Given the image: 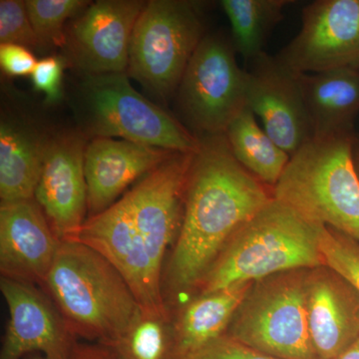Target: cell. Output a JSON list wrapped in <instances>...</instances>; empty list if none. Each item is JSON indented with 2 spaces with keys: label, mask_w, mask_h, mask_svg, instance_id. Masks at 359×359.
I'll list each match as a JSON object with an SVG mask.
<instances>
[{
  "label": "cell",
  "mask_w": 359,
  "mask_h": 359,
  "mask_svg": "<svg viewBox=\"0 0 359 359\" xmlns=\"http://www.w3.org/2000/svg\"><path fill=\"white\" fill-rule=\"evenodd\" d=\"M175 153L123 139H90L84 157L88 218L107 210L130 186L138 183Z\"/></svg>",
  "instance_id": "2e32d148"
},
{
  "label": "cell",
  "mask_w": 359,
  "mask_h": 359,
  "mask_svg": "<svg viewBox=\"0 0 359 359\" xmlns=\"http://www.w3.org/2000/svg\"><path fill=\"white\" fill-rule=\"evenodd\" d=\"M199 138L183 221L163 276L167 306L173 295L198 289L229 238L273 199L264 184L236 159L226 135Z\"/></svg>",
  "instance_id": "7a4b0ae2"
},
{
  "label": "cell",
  "mask_w": 359,
  "mask_h": 359,
  "mask_svg": "<svg viewBox=\"0 0 359 359\" xmlns=\"http://www.w3.org/2000/svg\"><path fill=\"white\" fill-rule=\"evenodd\" d=\"M334 359H359V339Z\"/></svg>",
  "instance_id": "4dcf8cb0"
},
{
  "label": "cell",
  "mask_w": 359,
  "mask_h": 359,
  "mask_svg": "<svg viewBox=\"0 0 359 359\" xmlns=\"http://www.w3.org/2000/svg\"><path fill=\"white\" fill-rule=\"evenodd\" d=\"M145 4L141 0L90 4L66 29V60L83 75L127 73L132 34Z\"/></svg>",
  "instance_id": "7c38bea8"
},
{
  "label": "cell",
  "mask_w": 359,
  "mask_h": 359,
  "mask_svg": "<svg viewBox=\"0 0 359 359\" xmlns=\"http://www.w3.org/2000/svg\"><path fill=\"white\" fill-rule=\"evenodd\" d=\"M69 359H118L110 347L98 342H80L73 346Z\"/></svg>",
  "instance_id": "f546056e"
},
{
  "label": "cell",
  "mask_w": 359,
  "mask_h": 359,
  "mask_svg": "<svg viewBox=\"0 0 359 359\" xmlns=\"http://www.w3.org/2000/svg\"><path fill=\"white\" fill-rule=\"evenodd\" d=\"M80 131L195 154L201 140L166 110L141 95L127 73L84 75L78 95Z\"/></svg>",
  "instance_id": "8992f818"
},
{
  "label": "cell",
  "mask_w": 359,
  "mask_h": 359,
  "mask_svg": "<svg viewBox=\"0 0 359 359\" xmlns=\"http://www.w3.org/2000/svg\"><path fill=\"white\" fill-rule=\"evenodd\" d=\"M65 70V60L48 56L39 60L33 70L32 84L37 91L42 92L48 102L59 100L62 95V78Z\"/></svg>",
  "instance_id": "83f0119b"
},
{
  "label": "cell",
  "mask_w": 359,
  "mask_h": 359,
  "mask_svg": "<svg viewBox=\"0 0 359 359\" xmlns=\"http://www.w3.org/2000/svg\"><path fill=\"white\" fill-rule=\"evenodd\" d=\"M313 137L354 134L359 114V68L299 73Z\"/></svg>",
  "instance_id": "ac0fdd59"
},
{
  "label": "cell",
  "mask_w": 359,
  "mask_h": 359,
  "mask_svg": "<svg viewBox=\"0 0 359 359\" xmlns=\"http://www.w3.org/2000/svg\"><path fill=\"white\" fill-rule=\"evenodd\" d=\"M195 154L175 153L107 210L87 219L73 240L108 259L151 313L170 311L163 295L165 257L181 229Z\"/></svg>",
  "instance_id": "6da1fadb"
},
{
  "label": "cell",
  "mask_w": 359,
  "mask_h": 359,
  "mask_svg": "<svg viewBox=\"0 0 359 359\" xmlns=\"http://www.w3.org/2000/svg\"><path fill=\"white\" fill-rule=\"evenodd\" d=\"M203 2L150 0L136 25L127 74L153 96L168 101L205 35Z\"/></svg>",
  "instance_id": "52a82bcc"
},
{
  "label": "cell",
  "mask_w": 359,
  "mask_h": 359,
  "mask_svg": "<svg viewBox=\"0 0 359 359\" xmlns=\"http://www.w3.org/2000/svg\"><path fill=\"white\" fill-rule=\"evenodd\" d=\"M292 0H222L230 21L231 41L236 52L250 63L264 53L271 32L285 18L283 11Z\"/></svg>",
  "instance_id": "7402d4cb"
},
{
  "label": "cell",
  "mask_w": 359,
  "mask_h": 359,
  "mask_svg": "<svg viewBox=\"0 0 359 359\" xmlns=\"http://www.w3.org/2000/svg\"><path fill=\"white\" fill-rule=\"evenodd\" d=\"M301 30L276 57L302 74L359 68V0H316Z\"/></svg>",
  "instance_id": "30bf717a"
},
{
  "label": "cell",
  "mask_w": 359,
  "mask_h": 359,
  "mask_svg": "<svg viewBox=\"0 0 359 359\" xmlns=\"http://www.w3.org/2000/svg\"><path fill=\"white\" fill-rule=\"evenodd\" d=\"M39 61L26 47L13 44H0V66L11 77L32 75Z\"/></svg>",
  "instance_id": "f1b7e54d"
},
{
  "label": "cell",
  "mask_w": 359,
  "mask_h": 359,
  "mask_svg": "<svg viewBox=\"0 0 359 359\" xmlns=\"http://www.w3.org/2000/svg\"><path fill=\"white\" fill-rule=\"evenodd\" d=\"M353 159H354V164H355L356 171H358V176H359V137L358 136H356L355 141H354Z\"/></svg>",
  "instance_id": "1f68e13d"
},
{
  "label": "cell",
  "mask_w": 359,
  "mask_h": 359,
  "mask_svg": "<svg viewBox=\"0 0 359 359\" xmlns=\"http://www.w3.org/2000/svg\"><path fill=\"white\" fill-rule=\"evenodd\" d=\"M108 347L118 359H174L173 323L170 311L156 313L141 308L124 334Z\"/></svg>",
  "instance_id": "603a6c76"
},
{
  "label": "cell",
  "mask_w": 359,
  "mask_h": 359,
  "mask_svg": "<svg viewBox=\"0 0 359 359\" xmlns=\"http://www.w3.org/2000/svg\"><path fill=\"white\" fill-rule=\"evenodd\" d=\"M49 135L22 118L4 114L0 123L1 203L34 199Z\"/></svg>",
  "instance_id": "d6986e66"
},
{
  "label": "cell",
  "mask_w": 359,
  "mask_h": 359,
  "mask_svg": "<svg viewBox=\"0 0 359 359\" xmlns=\"http://www.w3.org/2000/svg\"><path fill=\"white\" fill-rule=\"evenodd\" d=\"M0 290L8 309L0 359H23L33 353L69 359L78 339L39 285L1 276Z\"/></svg>",
  "instance_id": "5bb4252c"
},
{
  "label": "cell",
  "mask_w": 359,
  "mask_h": 359,
  "mask_svg": "<svg viewBox=\"0 0 359 359\" xmlns=\"http://www.w3.org/2000/svg\"><path fill=\"white\" fill-rule=\"evenodd\" d=\"M90 4L85 0H26L39 48H65L66 21L81 13Z\"/></svg>",
  "instance_id": "cb8c5ba5"
},
{
  "label": "cell",
  "mask_w": 359,
  "mask_h": 359,
  "mask_svg": "<svg viewBox=\"0 0 359 359\" xmlns=\"http://www.w3.org/2000/svg\"><path fill=\"white\" fill-rule=\"evenodd\" d=\"M306 318L318 359H334L359 339V292L327 266L309 269Z\"/></svg>",
  "instance_id": "e0dca14e"
},
{
  "label": "cell",
  "mask_w": 359,
  "mask_h": 359,
  "mask_svg": "<svg viewBox=\"0 0 359 359\" xmlns=\"http://www.w3.org/2000/svg\"><path fill=\"white\" fill-rule=\"evenodd\" d=\"M231 37L205 34L177 89V103L198 137L226 133L248 107L247 70L238 66Z\"/></svg>",
  "instance_id": "9c48e42d"
},
{
  "label": "cell",
  "mask_w": 359,
  "mask_h": 359,
  "mask_svg": "<svg viewBox=\"0 0 359 359\" xmlns=\"http://www.w3.org/2000/svg\"><path fill=\"white\" fill-rule=\"evenodd\" d=\"M254 283H238L209 294H199L179 309L172 320L174 359L226 334Z\"/></svg>",
  "instance_id": "ffe728a7"
},
{
  "label": "cell",
  "mask_w": 359,
  "mask_h": 359,
  "mask_svg": "<svg viewBox=\"0 0 359 359\" xmlns=\"http://www.w3.org/2000/svg\"><path fill=\"white\" fill-rule=\"evenodd\" d=\"M320 249L325 266L334 269L359 292V243L340 231L323 226Z\"/></svg>",
  "instance_id": "d4e9b609"
},
{
  "label": "cell",
  "mask_w": 359,
  "mask_h": 359,
  "mask_svg": "<svg viewBox=\"0 0 359 359\" xmlns=\"http://www.w3.org/2000/svg\"><path fill=\"white\" fill-rule=\"evenodd\" d=\"M23 359H49V358H46V356H44L43 354L33 353V354H29V355L25 356V358Z\"/></svg>",
  "instance_id": "d6a6232c"
},
{
  "label": "cell",
  "mask_w": 359,
  "mask_h": 359,
  "mask_svg": "<svg viewBox=\"0 0 359 359\" xmlns=\"http://www.w3.org/2000/svg\"><path fill=\"white\" fill-rule=\"evenodd\" d=\"M60 241L34 199L0 205V273L39 285L55 259Z\"/></svg>",
  "instance_id": "9a60e30c"
},
{
  "label": "cell",
  "mask_w": 359,
  "mask_h": 359,
  "mask_svg": "<svg viewBox=\"0 0 359 359\" xmlns=\"http://www.w3.org/2000/svg\"><path fill=\"white\" fill-rule=\"evenodd\" d=\"M309 271H283L255 282L226 334L278 359H318L306 318Z\"/></svg>",
  "instance_id": "ba28073f"
},
{
  "label": "cell",
  "mask_w": 359,
  "mask_h": 359,
  "mask_svg": "<svg viewBox=\"0 0 359 359\" xmlns=\"http://www.w3.org/2000/svg\"><path fill=\"white\" fill-rule=\"evenodd\" d=\"M75 339L109 346L141 309L118 269L81 243L61 242L39 285Z\"/></svg>",
  "instance_id": "3957f363"
},
{
  "label": "cell",
  "mask_w": 359,
  "mask_h": 359,
  "mask_svg": "<svg viewBox=\"0 0 359 359\" xmlns=\"http://www.w3.org/2000/svg\"><path fill=\"white\" fill-rule=\"evenodd\" d=\"M0 44L20 45L30 50L39 48L25 1H0Z\"/></svg>",
  "instance_id": "484cf974"
},
{
  "label": "cell",
  "mask_w": 359,
  "mask_h": 359,
  "mask_svg": "<svg viewBox=\"0 0 359 359\" xmlns=\"http://www.w3.org/2000/svg\"><path fill=\"white\" fill-rule=\"evenodd\" d=\"M250 65L248 107L261 118L266 133L292 156L313 137L299 73L266 52Z\"/></svg>",
  "instance_id": "4fadbf2b"
},
{
  "label": "cell",
  "mask_w": 359,
  "mask_h": 359,
  "mask_svg": "<svg viewBox=\"0 0 359 359\" xmlns=\"http://www.w3.org/2000/svg\"><path fill=\"white\" fill-rule=\"evenodd\" d=\"M358 135L313 137L290 156L273 197L314 223L359 243V176L353 159Z\"/></svg>",
  "instance_id": "5b68a950"
},
{
  "label": "cell",
  "mask_w": 359,
  "mask_h": 359,
  "mask_svg": "<svg viewBox=\"0 0 359 359\" xmlns=\"http://www.w3.org/2000/svg\"><path fill=\"white\" fill-rule=\"evenodd\" d=\"M224 135L238 163L262 183L275 187L290 156L261 128L249 107L231 123Z\"/></svg>",
  "instance_id": "44dd1931"
},
{
  "label": "cell",
  "mask_w": 359,
  "mask_h": 359,
  "mask_svg": "<svg viewBox=\"0 0 359 359\" xmlns=\"http://www.w3.org/2000/svg\"><path fill=\"white\" fill-rule=\"evenodd\" d=\"M89 139L80 130L49 135L34 200L60 242L73 241L88 218L84 171Z\"/></svg>",
  "instance_id": "8fae6325"
},
{
  "label": "cell",
  "mask_w": 359,
  "mask_h": 359,
  "mask_svg": "<svg viewBox=\"0 0 359 359\" xmlns=\"http://www.w3.org/2000/svg\"><path fill=\"white\" fill-rule=\"evenodd\" d=\"M323 226L273 197L229 238L198 292L209 294L283 271L325 266L320 249Z\"/></svg>",
  "instance_id": "277c9868"
},
{
  "label": "cell",
  "mask_w": 359,
  "mask_h": 359,
  "mask_svg": "<svg viewBox=\"0 0 359 359\" xmlns=\"http://www.w3.org/2000/svg\"><path fill=\"white\" fill-rule=\"evenodd\" d=\"M175 359H278L252 348L229 334Z\"/></svg>",
  "instance_id": "4316f807"
}]
</instances>
